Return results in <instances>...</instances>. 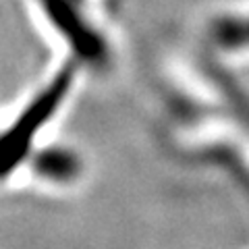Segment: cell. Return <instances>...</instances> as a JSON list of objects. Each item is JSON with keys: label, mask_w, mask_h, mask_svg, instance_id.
Here are the masks:
<instances>
[{"label": "cell", "mask_w": 249, "mask_h": 249, "mask_svg": "<svg viewBox=\"0 0 249 249\" xmlns=\"http://www.w3.org/2000/svg\"><path fill=\"white\" fill-rule=\"evenodd\" d=\"M44 17L52 23L58 36L71 46L77 60L88 65H102L108 48L102 36L93 29L75 6V0H36Z\"/></svg>", "instance_id": "obj_2"}, {"label": "cell", "mask_w": 249, "mask_h": 249, "mask_svg": "<svg viewBox=\"0 0 249 249\" xmlns=\"http://www.w3.org/2000/svg\"><path fill=\"white\" fill-rule=\"evenodd\" d=\"M216 37L227 46H245L249 44V21L227 19L216 25Z\"/></svg>", "instance_id": "obj_3"}, {"label": "cell", "mask_w": 249, "mask_h": 249, "mask_svg": "<svg viewBox=\"0 0 249 249\" xmlns=\"http://www.w3.org/2000/svg\"><path fill=\"white\" fill-rule=\"evenodd\" d=\"M73 81L75 67L67 65L23 106L17 119L0 133V178L13 175L15 168H19L21 162L27 158L36 137L69 96Z\"/></svg>", "instance_id": "obj_1"}]
</instances>
